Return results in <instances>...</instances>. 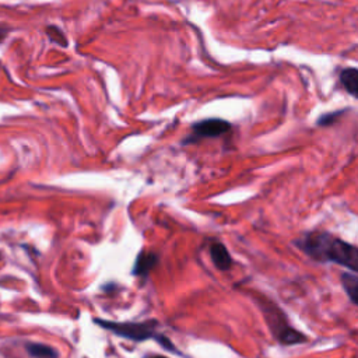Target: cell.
<instances>
[{"instance_id":"obj_7","label":"cell","mask_w":358,"mask_h":358,"mask_svg":"<svg viewBox=\"0 0 358 358\" xmlns=\"http://www.w3.org/2000/svg\"><path fill=\"white\" fill-rule=\"evenodd\" d=\"M24 347L31 358H59V351L43 343L27 341Z\"/></svg>"},{"instance_id":"obj_11","label":"cell","mask_w":358,"mask_h":358,"mask_svg":"<svg viewBox=\"0 0 358 358\" xmlns=\"http://www.w3.org/2000/svg\"><path fill=\"white\" fill-rule=\"evenodd\" d=\"M343 112H336V113H331V115H326V116H323L317 123L319 124H322V126H327V124H330V123H333L337 117L336 116H340Z\"/></svg>"},{"instance_id":"obj_3","label":"cell","mask_w":358,"mask_h":358,"mask_svg":"<svg viewBox=\"0 0 358 358\" xmlns=\"http://www.w3.org/2000/svg\"><path fill=\"white\" fill-rule=\"evenodd\" d=\"M259 303H260V308H262V312L264 315L268 329L271 330L273 336L275 337V340L280 344H282V345L302 344L308 340V337L302 331L294 329L288 323L285 313L275 303H273L270 301H264V302L262 301Z\"/></svg>"},{"instance_id":"obj_4","label":"cell","mask_w":358,"mask_h":358,"mask_svg":"<svg viewBox=\"0 0 358 358\" xmlns=\"http://www.w3.org/2000/svg\"><path fill=\"white\" fill-rule=\"evenodd\" d=\"M231 129V124L227 120L222 119H206L201 122H197L192 126V133L183 140L185 144L196 143L201 138H211V137H220L225 133H228Z\"/></svg>"},{"instance_id":"obj_10","label":"cell","mask_w":358,"mask_h":358,"mask_svg":"<svg viewBox=\"0 0 358 358\" xmlns=\"http://www.w3.org/2000/svg\"><path fill=\"white\" fill-rule=\"evenodd\" d=\"M45 34L49 38V41L52 43H56L60 48H67L69 46V41L64 35V32L57 27V25H46L45 27Z\"/></svg>"},{"instance_id":"obj_8","label":"cell","mask_w":358,"mask_h":358,"mask_svg":"<svg viewBox=\"0 0 358 358\" xmlns=\"http://www.w3.org/2000/svg\"><path fill=\"white\" fill-rule=\"evenodd\" d=\"M340 81L344 90L350 95L358 98V69H354V67L344 69L340 73Z\"/></svg>"},{"instance_id":"obj_13","label":"cell","mask_w":358,"mask_h":358,"mask_svg":"<svg viewBox=\"0 0 358 358\" xmlns=\"http://www.w3.org/2000/svg\"><path fill=\"white\" fill-rule=\"evenodd\" d=\"M150 358H168V357H165V355H152Z\"/></svg>"},{"instance_id":"obj_1","label":"cell","mask_w":358,"mask_h":358,"mask_svg":"<svg viewBox=\"0 0 358 358\" xmlns=\"http://www.w3.org/2000/svg\"><path fill=\"white\" fill-rule=\"evenodd\" d=\"M294 243L316 262L334 263L358 273V246L330 232L310 231L298 238Z\"/></svg>"},{"instance_id":"obj_5","label":"cell","mask_w":358,"mask_h":358,"mask_svg":"<svg viewBox=\"0 0 358 358\" xmlns=\"http://www.w3.org/2000/svg\"><path fill=\"white\" fill-rule=\"evenodd\" d=\"M158 262H159V259H158L157 253L150 252V250H141L136 257L131 273L137 277L147 278L150 271L158 264Z\"/></svg>"},{"instance_id":"obj_6","label":"cell","mask_w":358,"mask_h":358,"mask_svg":"<svg viewBox=\"0 0 358 358\" xmlns=\"http://www.w3.org/2000/svg\"><path fill=\"white\" fill-rule=\"evenodd\" d=\"M210 256H211L214 266L218 270L225 271L232 267V263H234L232 257H231L228 249L221 242H214L210 245Z\"/></svg>"},{"instance_id":"obj_2","label":"cell","mask_w":358,"mask_h":358,"mask_svg":"<svg viewBox=\"0 0 358 358\" xmlns=\"http://www.w3.org/2000/svg\"><path fill=\"white\" fill-rule=\"evenodd\" d=\"M94 323H96L99 327L112 331L113 334L129 338L131 341H145V340H155L158 344H161L165 350L178 352L173 343L161 334L158 331V322L154 319L144 320V322H115V320H106L95 317Z\"/></svg>"},{"instance_id":"obj_12","label":"cell","mask_w":358,"mask_h":358,"mask_svg":"<svg viewBox=\"0 0 358 358\" xmlns=\"http://www.w3.org/2000/svg\"><path fill=\"white\" fill-rule=\"evenodd\" d=\"M11 31V28L8 25H4V24H0V43L7 38L8 32Z\"/></svg>"},{"instance_id":"obj_9","label":"cell","mask_w":358,"mask_h":358,"mask_svg":"<svg viewBox=\"0 0 358 358\" xmlns=\"http://www.w3.org/2000/svg\"><path fill=\"white\" fill-rule=\"evenodd\" d=\"M341 280V285L348 296V299L354 303L358 305V275H355L354 273H341L340 275Z\"/></svg>"}]
</instances>
